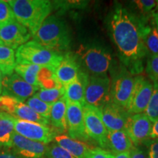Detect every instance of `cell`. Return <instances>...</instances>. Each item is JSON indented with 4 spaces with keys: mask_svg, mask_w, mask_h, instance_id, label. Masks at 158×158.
Masks as SVG:
<instances>
[{
    "mask_svg": "<svg viewBox=\"0 0 158 158\" xmlns=\"http://www.w3.org/2000/svg\"><path fill=\"white\" fill-rule=\"evenodd\" d=\"M110 100V78L108 74L89 76L85 92L84 106L100 109Z\"/></svg>",
    "mask_w": 158,
    "mask_h": 158,
    "instance_id": "7",
    "label": "cell"
},
{
    "mask_svg": "<svg viewBox=\"0 0 158 158\" xmlns=\"http://www.w3.org/2000/svg\"><path fill=\"white\" fill-rule=\"evenodd\" d=\"M67 128L68 136L80 141L89 140L84 119V106L78 102H67Z\"/></svg>",
    "mask_w": 158,
    "mask_h": 158,
    "instance_id": "14",
    "label": "cell"
},
{
    "mask_svg": "<svg viewBox=\"0 0 158 158\" xmlns=\"http://www.w3.org/2000/svg\"><path fill=\"white\" fill-rule=\"evenodd\" d=\"M53 5H56V8L61 10H68L73 8H83L87 4L84 1H55L52 2Z\"/></svg>",
    "mask_w": 158,
    "mask_h": 158,
    "instance_id": "35",
    "label": "cell"
},
{
    "mask_svg": "<svg viewBox=\"0 0 158 158\" xmlns=\"http://www.w3.org/2000/svg\"><path fill=\"white\" fill-rule=\"evenodd\" d=\"M133 2L142 16H151L158 9V1L155 0H136Z\"/></svg>",
    "mask_w": 158,
    "mask_h": 158,
    "instance_id": "31",
    "label": "cell"
},
{
    "mask_svg": "<svg viewBox=\"0 0 158 158\" xmlns=\"http://www.w3.org/2000/svg\"><path fill=\"white\" fill-rule=\"evenodd\" d=\"M18 22L28 29L33 36L53 10L52 2L48 0H10Z\"/></svg>",
    "mask_w": 158,
    "mask_h": 158,
    "instance_id": "3",
    "label": "cell"
},
{
    "mask_svg": "<svg viewBox=\"0 0 158 158\" xmlns=\"http://www.w3.org/2000/svg\"><path fill=\"white\" fill-rule=\"evenodd\" d=\"M81 70L76 54L65 52L63 59L55 71L56 78L62 86H66L78 77Z\"/></svg>",
    "mask_w": 158,
    "mask_h": 158,
    "instance_id": "18",
    "label": "cell"
},
{
    "mask_svg": "<svg viewBox=\"0 0 158 158\" xmlns=\"http://www.w3.org/2000/svg\"><path fill=\"white\" fill-rule=\"evenodd\" d=\"M143 39L148 56H158V32L152 15L143 16Z\"/></svg>",
    "mask_w": 158,
    "mask_h": 158,
    "instance_id": "22",
    "label": "cell"
},
{
    "mask_svg": "<svg viewBox=\"0 0 158 158\" xmlns=\"http://www.w3.org/2000/svg\"><path fill=\"white\" fill-rule=\"evenodd\" d=\"M152 122L144 113L130 114L127 118L125 132L133 145L138 147L150 139Z\"/></svg>",
    "mask_w": 158,
    "mask_h": 158,
    "instance_id": "13",
    "label": "cell"
},
{
    "mask_svg": "<svg viewBox=\"0 0 158 158\" xmlns=\"http://www.w3.org/2000/svg\"><path fill=\"white\" fill-rule=\"evenodd\" d=\"M153 84L141 75L134 77L133 88L126 110L129 114L145 112L153 92Z\"/></svg>",
    "mask_w": 158,
    "mask_h": 158,
    "instance_id": "8",
    "label": "cell"
},
{
    "mask_svg": "<svg viewBox=\"0 0 158 158\" xmlns=\"http://www.w3.org/2000/svg\"><path fill=\"white\" fill-rule=\"evenodd\" d=\"M152 17H153L154 20H155L156 27H157V30L158 32V9L156 11L154 12L153 14H152Z\"/></svg>",
    "mask_w": 158,
    "mask_h": 158,
    "instance_id": "42",
    "label": "cell"
},
{
    "mask_svg": "<svg viewBox=\"0 0 158 158\" xmlns=\"http://www.w3.org/2000/svg\"><path fill=\"white\" fill-rule=\"evenodd\" d=\"M31 36L28 29L15 20L0 27V45L15 50L28 42Z\"/></svg>",
    "mask_w": 158,
    "mask_h": 158,
    "instance_id": "15",
    "label": "cell"
},
{
    "mask_svg": "<svg viewBox=\"0 0 158 158\" xmlns=\"http://www.w3.org/2000/svg\"><path fill=\"white\" fill-rule=\"evenodd\" d=\"M39 87L31 86L14 72L10 76H3L2 95L11 97L24 102L36 94Z\"/></svg>",
    "mask_w": 158,
    "mask_h": 158,
    "instance_id": "12",
    "label": "cell"
},
{
    "mask_svg": "<svg viewBox=\"0 0 158 158\" xmlns=\"http://www.w3.org/2000/svg\"><path fill=\"white\" fill-rule=\"evenodd\" d=\"M114 158H130V152H125L114 155Z\"/></svg>",
    "mask_w": 158,
    "mask_h": 158,
    "instance_id": "41",
    "label": "cell"
},
{
    "mask_svg": "<svg viewBox=\"0 0 158 158\" xmlns=\"http://www.w3.org/2000/svg\"><path fill=\"white\" fill-rule=\"evenodd\" d=\"M85 158H114V155L108 150L95 147L91 148Z\"/></svg>",
    "mask_w": 158,
    "mask_h": 158,
    "instance_id": "36",
    "label": "cell"
},
{
    "mask_svg": "<svg viewBox=\"0 0 158 158\" xmlns=\"http://www.w3.org/2000/svg\"><path fill=\"white\" fill-rule=\"evenodd\" d=\"M13 10L8 2L0 0V27L15 21Z\"/></svg>",
    "mask_w": 158,
    "mask_h": 158,
    "instance_id": "33",
    "label": "cell"
},
{
    "mask_svg": "<svg viewBox=\"0 0 158 158\" xmlns=\"http://www.w3.org/2000/svg\"><path fill=\"white\" fill-rule=\"evenodd\" d=\"M153 92L144 114L152 123L158 119V85H153Z\"/></svg>",
    "mask_w": 158,
    "mask_h": 158,
    "instance_id": "30",
    "label": "cell"
},
{
    "mask_svg": "<svg viewBox=\"0 0 158 158\" xmlns=\"http://www.w3.org/2000/svg\"><path fill=\"white\" fill-rule=\"evenodd\" d=\"M26 104L40 116L49 120L52 104H48L42 101L35 95L29 98L26 101Z\"/></svg>",
    "mask_w": 158,
    "mask_h": 158,
    "instance_id": "29",
    "label": "cell"
},
{
    "mask_svg": "<svg viewBox=\"0 0 158 158\" xmlns=\"http://www.w3.org/2000/svg\"><path fill=\"white\" fill-rule=\"evenodd\" d=\"M64 53L45 48L35 40H29L15 51L16 64H35L56 70L63 59Z\"/></svg>",
    "mask_w": 158,
    "mask_h": 158,
    "instance_id": "5",
    "label": "cell"
},
{
    "mask_svg": "<svg viewBox=\"0 0 158 158\" xmlns=\"http://www.w3.org/2000/svg\"><path fill=\"white\" fill-rule=\"evenodd\" d=\"M130 158H148L147 155L139 147H134L130 151Z\"/></svg>",
    "mask_w": 158,
    "mask_h": 158,
    "instance_id": "38",
    "label": "cell"
},
{
    "mask_svg": "<svg viewBox=\"0 0 158 158\" xmlns=\"http://www.w3.org/2000/svg\"><path fill=\"white\" fill-rule=\"evenodd\" d=\"M146 73L153 85H158V56H148Z\"/></svg>",
    "mask_w": 158,
    "mask_h": 158,
    "instance_id": "32",
    "label": "cell"
},
{
    "mask_svg": "<svg viewBox=\"0 0 158 158\" xmlns=\"http://www.w3.org/2000/svg\"><path fill=\"white\" fill-rule=\"evenodd\" d=\"M2 81H3V75L2 72L0 71V96L2 95Z\"/></svg>",
    "mask_w": 158,
    "mask_h": 158,
    "instance_id": "43",
    "label": "cell"
},
{
    "mask_svg": "<svg viewBox=\"0 0 158 158\" xmlns=\"http://www.w3.org/2000/svg\"><path fill=\"white\" fill-rule=\"evenodd\" d=\"M15 65L16 59L15 51L0 45V71L3 76L13 73Z\"/></svg>",
    "mask_w": 158,
    "mask_h": 158,
    "instance_id": "25",
    "label": "cell"
},
{
    "mask_svg": "<svg viewBox=\"0 0 158 158\" xmlns=\"http://www.w3.org/2000/svg\"><path fill=\"white\" fill-rule=\"evenodd\" d=\"M134 147L133 142L125 131H108L106 149L114 155L130 152Z\"/></svg>",
    "mask_w": 158,
    "mask_h": 158,
    "instance_id": "20",
    "label": "cell"
},
{
    "mask_svg": "<svg viewBox=\"0 0 158 158\" xmlns=\"http://www.w3.org/2000/svg\"><path fill=\"white\" fill-rule=\"evenodd\" d=\"M134 76L121 64L110 80V100L124 110L127 109L133 88Z\"/></svg>",
    "mask_w": 158,
    "mask_h": 158,
    "instance_id": "6",
    "label": "cell"
},
{
    "mask_svg": "<svg viewBox=\"0 0 158 158\" xmlns=\"http://www.w3.org/2000/svg\"><path fill=\"white\" fill-rule=\"evenodd\" d=\"M41 68L42 67L35 64H16L14 72L31 86L39 87L37 76Z\"/></svg>",
    "mask_w": 158,
    "mask_h": 158,
    "instance_id": "26",
    "label": "cell"
},
{
    "mask_svg": "<svg viewBox=\"0 0 158 158\" xmlns=\"http://www.w3.org/2000/svg\"><path fill=\"white\" fill-rule=\"evenodd\" d=\"M149 138L150 139L158 138V119L152 123V131L151 133H150Z\"/></svg>",
    "mask_w": 158,
    "mask_h": 158,
    "instance_id": "40",
    "label": "cell"
},
{
    "mask_svg": "<svg viewBox=\"0 0 158 158\" xmlns=\"http://www.w3.org/2000/svg\"><path fill=\"white\" fill-rule=\"evenodd\" d=\"M108 29L122 64L133 76L143 70L148 52L143 39V16H137L116 4L110 13Z\"/></svg>",
    "mask_w": 158,
    "mask_h": 158,
    "instance_id": "1",
    "label": "cell"
},
{
    "mask_svg": "<svg viewBox=\"0 0 158 158\" xmlns=\"http://www.w3.org/2000/svg\"><path fill=\"white\" fill-rule=\"evenodd\" d=\"M35 95L46 103L53 104L64 97V87L48 89H40Z\"/></svg>",
    "mask_w": 158,
    "mask_h": 158,
    "instance_id": "28",
    "label": "cell"
},
{
    "mask_svg": "<svg viewBox=\"0 0 158 158\" xmlns=\"http://www.w3.org/2000/svg\"><path fill=\"white\" fill-rule=\"evenodd\" d=\"M15 133L23 137L40 143L48 144L54 141L58 135L52 127L32 122L23 121L13 118Z\"/></svg>",
    "mask_w": 158,
    "mask_h": 158,
    "instance_id": "11",
    "label": "cell"
},
{
    "mask_svg": "<svg viewBox=\"0 0 158 158\" xmlns=\"http://www.w3.org/2000/svg\"><path fill=\"white\" fill-rule=\"evenodd\" d=\"M86 72L81 70L78 76L73 81L64 86V98L68 102H78L84 106L85 92L89 80Z\"/></svg>",
    "mask_w": 158,
    "mask_h": 158,
    "instance_id": "19",
    "label": "cell"
},
{
    "mask_svg": "<svg viewBox=\"0 0 158 158\" xmlns=\"http://www.w3.org/2000/svg\"><path fill=\"white\" fill-rule=\"evenodd\" d=\"M102 122L108 131H125L127 118L130 114L112 101L100 108Z\"/></svg>",
    "mask_w": 158,
    "mask_h": 158,
    "instance_id": "17",
    "label": "cell"
},
{
    "mask_svg": "<svg viewBox=\"0 0 158 158\" xmlns=\"http://www.w3.org/2000/svg\"><path fill=\"white\" fill-rule=\"evenodd\" d=\"M45 158H76L69 152L63 149L55 143H51L48 145Z\"/></svg>",
    "mask_w": 158,
    "mask_h": 158,
    "instance_id": "34",
    "label": "cell"
},
{
    "mask_svg": "<svg viewBox=\"0 0 158 158\" xmlns=\"http://www.w3.org/2000/svg\"><path fill=\"white\" fill-rule=\"evenodd\" d=\"M147 157L158 158V138L149 139L147 143Z\"/></svg>",
    "mask_w": 158,
    "mask_h": 158,
    "instance_id": "37",
    "label": "cell"
},
{
    "mask_svg": "<svg viewBox=\"0 0 158 158\" xmlns=\"http://www.w3.org/2000/svg\"><path fill=\"white\" fill-rule=\"evenodd\" d=\"M32 37L43 46L59 53L68 51L72 43L68 23L57 15H49Z\"/></svg>",
    "mask_w": 158,
    "mask_h": 158,
    "instance_id": "2",
    "label": "cell"
},
{
    "mask_svg": "<svg viewBox=\"0 0 158 158\" xmlns=\"http://www.w3.org/2000/svg\"><path fill=\"white\" fill-rule=\"evenodd\" d=\"M0 111L8 114L17 119L32 122L48 126L50 124L48 119L40 116L24 102L9 96H0Z\"/></svg>",
    "mask_w": 158,
    "mask_h": 158,
    "instance_id": "9",
    "label": "cell"
},
{
    "mask_svg": "<svg viewBox=\"0 0 158 158\" xmlns=\"http://www.w3.org/2000/svg\"><path fill=\"white\" fill-rule=\"evenodd\" d=\"M76 55L81 70L89 76L106 75L113 67L112 55L100 44L81 45Z\"/></svg>",
    "mask_w": 158,
    "mask_h": 158,
    "instance_id": "4",
    "label": "cell"
},
{
    "mask_svg": "<svg viewBox=\"0 0 158 158\" xmlns=\"http://www.w3.org/2000/svg\"><path fill=\"white\" fill-rule=\"evenodd\" d=\"M54 141L76 158H85L91 149L89 146L84 142L71 138L64 134H58L55 137Z\"/></svg>",
    "mask_w": 158,
    "mask_h": 158,
    "instance_id": "23",
    "label": "cell"
},
{
    "mask_svg": "<svg viewBox=\"0 0 158 158\" xmlns=\"http://www.w3.org/2000/svg\"><path fill=\"white\" fill-rule=\"evenodd\" d=\"M85 130L89 138H92L100 148L106 149L108 130L102 122L99 108L91 106H84Z\"/></svg>",
    "mask_w": 158,
    "mask_h": 158,
    "instance_id": "10",
    "label": "cell"
},
{
    "mask_svg": "<svg viewBox=\"0 0 158 158\" xmlns=\"http://www.w3.org/2000/svg\"><path fill=\"white\" fill-rule=\"evenodd\" d=\"M14 133L13 117L0 111V148L10 149Z\"/></svg>",
    "mask_w": 158,
    "mask_h": 158,
    "instance_id": "24",
    "label": "cell"
},
{
    "mask_svg": "<svg viewBox=\"0 0 158 158\" xmlns=\"http://www.w3.org/2000/svg\"><path fill=\"white\" fill-rule=\"evenodd\" d=\"M55 71L56 70L45 67L41 68L37 76V81L40 88L48 89L64 87L59 84L57 80Z\"/></svg>",
    "mask_w": 158,
    "mask_h": 158,
    "instance_id": "27",
    "label": "cell"
},
{
    "mask_svg": "<svg viewBox=\"0 0 158 158\" xmlns=\"http://www.w3.org/2000/svg\"><path fill=\"white\" fill-rule=\"evenodd\" d=\"M0 158H21L19 156L12 152L11 150H5V151L0 152Z\"/></svg>",
    "mask_w": 158,
    "mask_h": 158,
    "instance_id": "39",
    "label": "cell"
},
{
    "mask_svg": "<svg viewBox=\"0 0 158 158\" xmlns=\"http://www.w3.org/2000/svg\"><path fill=\"white\" fill-rule=\"evenodd\" d=\"M49 122L56 133L67 132V100L64 97L52 104Z\"/></svg>",
    "mask_w": 158,
    "mask_h": 158,
    "instance_id": "21",
    "label": "cell"
},
{
    "mask_svg": "<svg viewBox=\"0 0 158 158\" xmlns=\"http://www.w3.org/2000/svg\"><path fill=\"white\" fill-rule=\"evenodd\" d=\"M10 149L21 158H45L48 144L31 141L14 133Z\"/></svg>",
    "mask_w": 158,
    "mask_h": 158,
    "instance_id": "16",
    "label": "cell"
}]
</instances>
